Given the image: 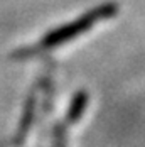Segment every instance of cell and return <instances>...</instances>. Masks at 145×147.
Listing matches in <instances>:
<instances>
[{
  "label": "cell",
  "mask_w": 145,
  "mask_h": 147,
  "mask_svg": "<svg viewBox=\"0 0 145 147\" xmlns=\"http://www.w3.org/2000/svg\"><path fill=\"white\" fill-rule=\"evenodd\" d=\"M116 10L118 9H116L115 3H110V2L103 3L100 7L89 10L88 14H83L79 19L72 20V22H68V24L61 26L58 29H54L52 32H49L41 41V47L49 49V47H56V46L62 44V42H66L69 39H74V37L81 36L83 32H86L88 29H91L96 22L106 20V19L113 17L116 14Z\"/></svg>",
  "instance_id": "cell-1"
}]
</instances>
